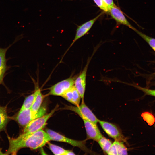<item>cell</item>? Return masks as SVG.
Instances as JSON below:
<instances>
[{
    "label": "cell",
    "instance_id": "obj_11",
    "mask_svg": "<svg viewBox=\"0 0 155 155\" xmlns=\"http://www.w3.org/2000/svg\"><path fill=\"white\" fill-rule=\"evenodd\" d=\"M109 12L112 18L117 22L134 30L135 28L129 22L121 10L115 5L110 8Z\"/></svg>",
    "mask_w": 155,
    "mask_h": 155
},
{
    "label": "cell",
    "instance_id": "obj_15",
    "mask_svg": "<svg viewBox=\"0 0 155 155\" xmlns=\"http://www.w3.org/2000/svg\"><path fill=\"white\" fill-rule=\"evenodd\" d=\"M8 121L6 107L0 106V132L5 129Z\"/></svg>",
    "mask_w": 155,
    "mask_h": 155
},
{
    "label": "cell",
    "instance_id": "obj_7",
    "mask_svg": "<svg viewBox=\"0 0 155 155\" xmlns=\"http://www.w3.org/2000/svg\"><path fill=\"white\" fill-rule=\"evenodd\" d=\"M95 51L93 54L88 59L86 64L82 71L76 76L75 80L74 86L79 93L82 100H84L86 84V77L88 65L93 56L95 53Z\"/></svg>",
    "mask_w": 155,
    "mask_h": 155
},
{
    "label": "cell",
    "instance_id": "obj_6",
    "mask_svg": "<svg viewBox=\"0 0 155 155\" xmlns=\"http://www.w3.org/2000/svg\"><path fill=\"white\" fill-rule=\"evenodd\" d=\"M65 109L77 113L82 119H85L97 124L99 119L82 100L80 105L78 106H66Z\"/></svg>",
    "mask_w": 155,
    "mask_h": 155
},
{
    "label": "cell",
    "instance_id": "obj_14",
    "mask_svg": "<svg viewBox=\"0 0 155 155\" xmlns=\"http://www.w3.org/2000/svg\"><path fill=\"white\" fill-rule=\"evenodd\" d=\"M10 46L5 48L0 47V84L3 81L4 74L7 70L5 55L6 51Z\"/></svg>",
    "mask_w": 155,
    "mask_h": 155
},
{
    "label": "cell",
    "instance_id": "obj_21",
    "mask_svg": "<svg viewBox=\"0 0 155 155\" xmlns=\"http://www.w3.org/2000/svg\"><path fill=\"white\" fill-rule=\"evenodd\" d=\"M96 5L105 12H109L110 8L103 0H93Z\"/></svg>",
    "mask_w": 155,
    "mask_h": 155
},
{
    "label": "cell",
    "instance_id": "obj_8",
    "mask_svg": "<svg viewBox=\"0 0 155 155\" xmlns=\"http://www.w3.org/2000/svg\"><path fill=\"white\" fill-rule=\"evenodd\" d=\"M98 122L106 133L115 140L122 142L126 140L116 126L107 121L99 120Z\"/></svg>",
    "mask_w": 155,
    "mask_h": 155
},
{
    "label": "cell",
    "instance_id": "obj_10",
    "mask_svg": "<svg viewBox=\"0 0 155 155\" xmlns=\"http://www.w3.org/2000/svg\"><path fill=\"white\" fill-rule=\"evenodd\" d=\"M102 14V13H100L94 18L82 24L78 27L74 38L66 53L75 42L87 33L94 22Z\"/></svg>",
    "mask_w": 155,
    "mask_h": 155
},
{
    "label": "cell",
    "instance_id": "obj_2",
    "mask_svg": "<svg viewBox=\"0 0 155 155\" xmlns=\"http://www.w3.org/2000/svg\"><path fill=\"white\" fill-rule=\"evenodd\" d=\"M58 107L57 105L48 114L30 121L24 127L23 133L19 136L24 137L43 129L46 125L47 121L57 110Z\"/></svg>",
    "mask_w": 155,
    "mask_h": 155
},
{
    "label": "cell",
    "instance_id": "obj_16",
    "mask_svg": "<svg viewBox=\"0 0 155 155\" xmlns=\"http://www.w3.org/2000/svg\"><path fill=\"white\" fill-rule=\"evenodd\" d=\"M98 142L104 152L107 154L112 144L111 141L103 136Z\"/></svg>",
    "mask_w": 155,
    "mask_h": 155
},
{
    "label": "cell",
    "instance_id": "obj_22",
    "mask_svg": "<svg viewBox=\"0 0 155 155\" xmlns=\"http://www.w3.org/2000/svg\"><path fill=\"white\" fill-rule=\"evenodd\" d=\"M132 86L142 91L146 95L151 96L155 97V90L144 88L136 85H133Z\"/></svg>",
    "mask_w": 155,
    "mask_h": 155
},
{
    "label": "cell",
    "instance_id": "obj_3",
    "mask_svg": "<svg viewBox=\"0 0 155 155\" xmlns=\"http://www.w3.org/2000/svg\"><path fill=\"white\" fill-rule=\"evenodd\" d=\"M46 112V107L41 106L37 112L32 111L30 109L20 110L15 118V120L20 125L25 127L32 120L41 117Z\"/></svg>",
    "mask_w": 155,
    "mask_h": 155
},
{
    "label": "cell",
    "instance_id": "obj_17",
    "mask_svg": "<svg viewBox=\"0 0 155 155\" xmlns=\"http://www.w3.org/2000/svg\"><path fill=\"white\" fill-rule=\"evenodd\" d=\"M47 143L50 149L54 154L66 155L67 150H65L59 146L52 144L49 142Z\"/></svg>",
    "mask_w": 155,
    "mask_h": 155
},
{
    "label": "cell",
    "instance_id": "obj_9",
    "mask_svg": "<svg viewBox=\"0 0 155 155\" xmlns=\"http://www.w3.org/2000/svg\"><path fill=\"white\" fill-rule=\"evenodd\" d=\"M86 129L87 138L98 142L102 136L96 123L82 119Z\"/></svg>",
    "mask_w": 155,
    "mask_h": 155
},
{
    "label": "cell",
    "instance_id": "obj_18",
    "mask_svg": "<svg viewBox=\"0 0 155 155\" xmlns=\"http://www.w3.org/2000/svg\"><path fill=\"white\" fill-rule=\"evenodd\" d=\"M134 30L155 51V38L149 36L135 28Z\"/></svg>",
    "mask_w": 155,
    "mask_h": 155
},
{
    "label": "cell",
    "instance_id": "obj_4",
    "mask_svg": "<svg viewBox=\"0 0 155 155\" xmlns=\"http://www.w3.org/2000/svg\"><path fill=\"white\" fill-rule=\"evenodd\" d=\"M46 131L50 136L51 140L67 143L73 146L78 147L86 153L92 154V152L86 146L85 141H78L70 139L49 129H46Z\"/></svg>",
    "mask_w": 155,
    "mask_h": 155
},
{
    "label": "cell",
    "instance_id": "obj_20",
    "mask_svg": "<svg viewBox=\"0 0 155 155\" xmlns=\"http://www.w3.org/2000/svg\"><path fill=\"white\" fill-rule=\"evenodd\" d=\"M73 97L71 103L78 106L80 105L81 99L80 96L74 85L72 87Z\"/></svg>",
    "mask_w": 155,
    "mask_h": 155
},
{
    "label": "cell",
    "instance_id": "obj_24",
    "mask_svg": "<svg viewBox=\"0 0 155 155\" xmlns=\"http://www.w3.org/2000/svg\"><path fill=\"white\" fill-rule=\"evenodd\" d=\"M75 154L71 150H67L66 155H75Z\"/></svg>",
    "mask_w": 155,
    "mask_h": 155
},
{
    "label": "cell",
    "instance_id": "obj_1",
    "mask_svg": "<svg viewBox=\"0 0 155 155\" xmlns=\"http://www.w3.org/2000/svg\"><path fill=\"white\" fill-rule=\"evenodd\" d=\"M9 145L5 154H16L20 149L29 148L35 150L42 147L51 141L49 135L43 129L23 137H8Z\"/></svg>",
    "mask_w": 155,
    "mask_h": 155
},
{
    "label": "cell",
    "instance_id": "obj_19",
    "mask_svg": "<svg viewBox=\"0 0 155 155\" xmlns=\"http://www.w3.org/2000/svg\"><path fill=\"white\" fill-rule=\"evenodd\" d=\"M34 98V93L26 97L20 110L30 109L33 103Z\"/></svg>",
    "mask_w": 155,
    "mask_h": 155
},
{
    "label": "cell",
    "instance_id": "obj_13",
    "mask_svg": "<svg viewBox=\"0 0 155 155\" xmlns=\"http://www.w3.org/2000/svg\"><path fill=\"white\" fill-rule=\"evenodd\" d=\"M35 84L34 98L33 103L30 108L34 112L37 111L41 106L42 102L44 96L39 88L38 84L37 83H34Z\"/></svg>",
    "mask_w": 155,
    "mask_h": 155
},
{
    "label": "cell",
    "instance_id": "obj_5",
    "mask_svg": "<svg viewBox=\"0 0 155 155\" xmlns=\"http://www.w3.org/2000/svg\"><path fill=\"white\" fill-rule=\"evenodd\" d=\"M76 77H70L54 84L49 88L47 95L61 96L74 85Z\"/></svg>",
    "mask_w": 155,
    "mask_h": 155
},
{
    "label": "cell",
    "instance_id": "obj_12",
    "mask_svg": "<svg viewBox=\"0 0 155 155\" xmlns=\"http://www.w3.org/2000/svg\"><path fill=\"white\" fill-rule=\"evenodd\" d=\"M110 155L127 154V151L123 142L115 140L112 143L107 154Z\"/></svg>",
    "mask_w": 155,
    "mask_h": 155
},
{
    "label": "cell",
    "instance_id": "obj_23",
    "mask_svg": "<svg viewBox=\"0 0 155 155\" xmlns=\"http://www.w3.org/2000/svg\"><path fill=\"white\" fill-rule=\"evenodd\" d=\"M106 3L110 8L115 5L113 0H103Z\"/></svg>",
    "mask_w": 155,
    "mask_h": 155
}]
</instances>
